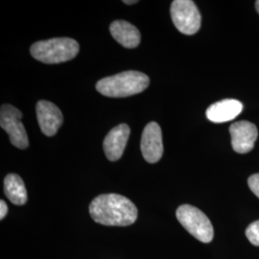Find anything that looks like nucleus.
<instances>
[{
  "instance_id": "39448f33",
  "label": "nucleus",
  "mask_w": 259,
  "mask_h": 259,
  "mask_svg": "<svg viewBox=\"0 0 259 259\" xmlns=\"http://www.w3.org/2000/svg\"><path fill=\"white\" fill-rule=\"evenodd\" d=\"M170 13L177 29L185 35H194L201 27V14L191 0L173 1Z\"/></svg>"
},
{
  "instance_id": "f3484780",
  "label": "nucleus",
  "mask_w": 259,
  "mask_h": 259,
  "mask_svg": "<svg viewBox=\"0 0 259 259\" xmlns=\"http://www.w3.org/2000/svg\"><path fill=\"white\" fill-rule=\"evenodd\" d=\"M125 4H128V5H132V4H136V3H138V1L137 0H131V1H129V0H124L123 1Z\"/></svg>"
},
{
  "instance_id": "9d476101",
  "label": "nucleus",
  "mask_w": 259,
  "mask_h": 259,
  "mask_svg": "<svg viewBox=\"0 0 259 259\" xmlns=\"http://www.w3.org/2000/svg\"><path fill=\"white\" fill-rule=\"evenodd\" d=\"M131 130L127 124H120L110 131L104 139L103 147L107 157L111 161L118 160L126 148Z\"/></svg>"
},
{
  "instance_id": "f257e3e1",
  "label": "nucleus",
  "mask_w": 259,
  "mask_h": 259,
  "mask_svg": "<svg viewBox=\"0 0 259 259\" xmlns=\"http://www.w3.org/2000/svg\"><path fill=\"white\" fill-rule=\"evenodd\" d=\"M93 220L104 226L126 227L137 221L138 208L128 198L119 194H103L90 205Z\"/></svg>"
},
{
  "instance_id": "4468645a",
  "label": "nucleus",
  "mask_w": 259,
  "mask_h": 259,
  "mask_svg": "<svg viewBox=\"0 0 259 259\" xmlns=\"http://www.w3.org/2000/svg\"><path fill=\"white\" fill-rule=\"evenodd\" d=\"M246 236L252 245L259 247V220L251 223L247 228Z\"/></svg>"
},
{
  "instance_id": "7ed1b4c3",
  "label": "nucleus",
  "mask_w": 259,
  "mask_h": 259,
  "mask_svg": "<svg viewBox=\"0 0 259 259\" xmlns=\"http://www.w3.org/2000/svg\"><path fill=\"white\" fill-rule=\"evenodd\" d=\"M31 55L45 64H60L72 60L79 52L78 42L69 37H55L35 42Z\"/></svg>"
},
{
  "instance_id": "9b49d317",
  "label": "nucleus",
  "mask_w": 259,
  "mask_h": 259,
  "mask_svg": "<svg viewBox=\"0 0 259 259\" xmlns=\"http://www.w3.org/2000/svg\"><path fill=\"white\" fill-rule=\"evenodd\" d=\"M243 110V104L236 99H225L214 103L206 110V117L214 123H224L237 117Z\"/></svg>"
},
{
  "instance_id": "423d86ee",
  "label": "nucleus",
  "mask_w": 259,
  "mask_h": 259,
  "mask_svg": "<svg viewBox=\"0 0 259 259\" xmlns=\"http://www.w3.org/2000/svg\"><path fill=\"white\" fill-rule=\"evenodd\" d=\"M22 113L12 105H2L0 111V126L9 135L11 143L19 149L29 146L27 133L21 122Z\"/></svg>"
},
{
  "instance_id": "dca6fc26",
  "label": "nucleus",
  "mask_w": 259,
  "mask_h": 259,
  "mask_svg": "<svg viewBox=\"0 0 259 259\" xmlns=\"http://www.w3.org/2000/svg\"><path fill=\"white\" fill-rule=\"evenodd\" d=\"M7 212H8L7 204L3 200H1L0 201V219L1 220L4 219V217L7 215Z\"/></svg>"
},
{
  "instance_id": "0eeeda50",
  "label": "nucleus",
  "mask_w": 259,
  "mask_h": 259,
  "mask_svg": "<svg viewBox=\"0 0 259 259\" xmlns=\"http://www.w3.org/2000/svg\"><path fill=\"white\" fill-rule=\"evenodd\" d=\"M140 149L144 159L149 163H156L162 157V133L157 122H150L143 130Z\"/></svg>"
},
{
  "instance_id": "6e6552de",
  "label": "nucleus",
  "mask_w": 259,
  "mask_h": 259,
  "mask_svg": "<svg viewBox=\"0 0 259 259\" xmlns=\"http://www.w3.org/2000/svg\"><path fill=\"white\" fill-rule=\"evenodd\" d=\"M233 150L239 154L250 152L258 137L256 126L249 121H238L230 127Z\"/></svg>"
},
{
  "instance_id": "a211bd4d",
  "label": "nucleus",
  "mask_w": 259,
  "mask_h": 259,
  "mask_svg": "<svg viewBox=\"0 0 259 259\" xmlns=\"http://www.w3.org/2000/svg\"><path fill=\"white\" fill-rule=\"evenodd\" d=\"M255 8H256V10H257V12H258L259 14V0L258 1H256V2H255Z\"/></svg>"
},
{
  "instance_id": "20e7f679",
  "label": "nucleus",
  "mask_w": 259,
  "mask_h": 259,
  "mask_svg": "<svg viewBox=\"0 0 259 259\" xmlns=\"http://www.w3.org/2000/svg\"><path fill=\"white\" fill-rule=\"evenodd\" d=\"M178 221L196 239L203 243L211 242L214 237L212 224L199 208L190 204H183L177 209Z\"/></svg>"
},
{
  "instance_id": "f03ea898",
  "label": "nucleus",
  "mask_w": 259,
  "mask_h": 259,
  "mask_svg": "<svg viewBox=\"0 0 259 259\" xmlns=\"http://www.w3.org/2000/svg\"><path fill=\"white\" fill-rule=\"evenodd\" d=\"M149 83L147 75L130 70L101 79L96 83V90L104 96L121 98L144 92Z\"/></svg>"
},
{
  "instance_id": "1a4fd4ad",
  "label": "nucleus",
  "mask_w": 259,
  "mask_h": 259,
  "mask_svg": "<svg viewBox=\"0 0 259 259\" xmlns=\"http://www.w3.org/2000/svg\"><path fill=\"white\" fill-rule=\"evenodd\" d=\"M39 128L47 137H53L64 122V116L61 110L55 104L41 100L36 107Z\"/></svg>"
},
{
  "instance_id": "f8f14e48",
  "label": "nucleus",
  "mask_w": 259,
  "mask_h": 259,
  "mask_svg": "<svg viewBox=\"0 0 259 259\" xmlns=\"http://www.w3.org/2000/svg\"><path fill=\"white\" fill-rule=\"evenodd\" d=\"M111 36L125 48H136L140 42L139 29L126 20H115L110 26Z\"/></svg>"
},
{
  "instance_id": "2eb2a0df",
  "label": "nucleus",
  "mask_w": 259,
  "mask_h": 259,
  "mask_svg": "<svg viewBox=\"0 0 259 259\" xmlns=\"http://www.w3.org/2000/svg\"><path fill=\"white\" fill-rule=\"evenodd\" d=\"M248 185L252 193L259 198V173L253 174L249 178Z\"/></svg>"
},
{
  "instance_id": "ddd939ff",
  "label": "nucleus",
  "mask_w": 259,
  "mask_h": 259,
  "mask_svg": "<svg viewBox=\"0 0 259 259\" xmlns=\"http://www.w3.org/2000/svg\"><path fill=\"white\" fill-rule=\"evenodd\" d=\"M4 192L12 204L23 205L27 202V190L22 179L17 174H9L4 180Z\"/></svg>"
}]
</instances>
